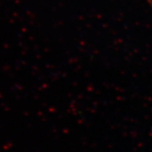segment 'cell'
<instances>
[{"mask_svg":"<svg viewBox=\"0 0 152 152\" xmlns=\"http://www.w3.org/2000/svg\"><path fill=\"white\" fill-rule=\"evenodd\" d=\"M146 1L148 3V5H150L152 7V0H146Z\"/></svg>","mask_w":152,"mask_h":152,"instance_id":"6da1fadb","label":"cell"}]
</instances>
